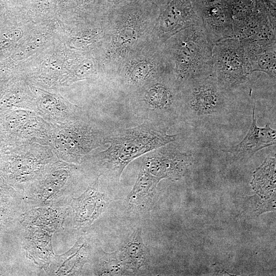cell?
Masks as SVG:
<instances>
[{
    "label": "cell",
    "mask_w": 276,
    "mask_h": 276,
    "mask_svg": "<svg viewBox=\"0 0 276 276\" xmlns=\"http://www.w3.org/2000/svg\"><path fill=\"white\" fill-rule=\"evenodd\" d=\"M177 135L150 122L126 128L107 135L102 151H94L81 164L93 168L98 175L119 180L126 167L134 159L175 141Z\"/></svg>",
    "instance_id": "6da1fadb"
},
{
    "label": "cell",
    "mask_w": 276,
    "mask_h": 276,
    "mask_svg": "<svg viewBox=\"0 0 276 276\" xmlns=\"http://www.w3.org/2000/svg\"><path fill=\"white\" fill-rule=\"evenodd\" d=\"M159 8L130 1L107 17V39L99 58L103 74L110 76L133 51L151 41Z\"/></svg>",
    "instance_id": "7a4b0ae2"
},
{
    "label": "cell",
    "mask_w": 276,
    "mask_h": 276,
    "mask_svg": "<svg viewBox=\"0 0 276 276\" xmlns=\"http://www.w3.org/2000/svg\"><path fill=\"white\" fill-rule=\"evenodd\" d=\"M213 47L200 19L162 44L171 73L181 87L212 74Z\"/></svg>",
    "instance_id": "3957f363"
},
{
    "label": "cell",
    "mask_w": 276,
    "mask_h": 276,
    "mask_svg": "<svg viewBox=\"0 0 276 276\" xmlns=\"http://www.w3.org/2000/svg\"><path fill=\"white\" fill-rule=\"evenodd\" d=\"M88 181L86 169L82 165L58 159L50 165L22 194L28 209L67 204Z\"/></svg>",
    "instance_id": "277c9868"
},
{
    "label": "cell",
    "mask_w": 276,
    "mask_h": 276,
    "mask_svg": "<svg viewBox=\"0 0 276 276\" xmlns=\"http://www.w3.org/2000/svg\"><path fill=\"white\" fill-rule=\"evenodd\" d=\"M51 125L54 129L52 147L61 160L81 165L87 155L105 145L107 135L88 119Z\"/></svg>",
    "instance_id": "5b68a950"
},
{
    "label": "cell",
    "mask_w": 276,
    "mask_h": 276,
    "mask_svg": "<svg viewBox=\"0 0 276 276\" xmlns=\"http://www.w3.org/2000/svg\"><path fill=\"white\" fill-rule=\"evenodd\" d=\"M168 72L162 45L151 40L131 52L108 78L130 93Z\"/></svg>",
    "instance_id": "8992f818"
},
{
    "label": "cell",
    "mask_w": 276,
    "mask_h": 276,
    "mask_svg": "<svg viewBox=\"0 0 276 276\" xmlns=\"http://www.w3.org/2000/svg\"><path fill=\"white\" fill-rule=\"evenodd\" d=\"M252 71L240 40H222L213 48L212 74L226 90L234 89L249 81Z\"/></svg>",
    "instance_id": "52a82bcc"
},
{
    "label": "cell",
    "mask_w": 276,
    "mask_h": 276,
    "mask_svg": "<svg viewBox=\"0 0 276 276\" xmlns=\"http://www.w3.org/2000/svg\"><path fill=\"white\" fill-rule=\"evenodd\" d=\"M58 159L50 146L33 143L14 147L9 163L10 178L22 194Z\"/></svg>",
    "instance_id": "ba28073f"
},
{
    "label": "cell",
    "mask_w": 276,
    "mask_h": 276,
    "mask_svg": "<svg viewBox=\"0 0 276 276\" xmlns=\"http://www.w3.org/2000/svg\"><path fill=\"white\" fill-rule=\"evenodd\" d=\"M14 147L37 143L52 147V125L36 112L18 109L11 116L8 125Z\"/></svg>",
    "instance_id": "9c48e42d"
},
{
    "label": "cell",
    "mask_w": 276,
    "mask_h": 276,
    "mask_svg": "<svg viewBox=\"0 0 276 276\" xmlns=\"http://www.w3.org/2000/svg\"><path fill=\"white\" fill-rule=\"evenodd\" d=\"M199 20L190 0H168L159 9L151 32V40L162 45Z\"/></svg>",
    "instance_id": "30bf717a"
},
{
    "label": "cell",
    "mask_w": 276,
    "mask_h": 276,
    "mask_svg": "<svg viewBox=\"0 0 276 276\" xmlns=\"http://www.w3.org/2000/svg\"><path fill=\"white\" fill-rule=\"evenodd\" d=\"M195 13L211 43L234 37L233 19L229 0H194Z\"/></svg>",
    "instance_id": "8fae6325"
},
{
    "label": "cell",
    "mask_w": 276,
    "mask_h": 276,
    "mask_svg": "<svg viewBox=\"0 0 276 276\" xmlns=\"http://www.w3.org/2000/svg\"><path fill=\"white\" fill-rule=\"evenodd\" d=\"M226 91L212 74L183 86L181 99L197 114H209L221 108L226 99Z\"/></svg>",
    "instance_id": "7c38bea8"
},
{
    "label": "cell",
    "mask_w": 276,
    "mask_h": 276,
    "mask_svg": "<svg viewBox=\"0 0 276 276\" xmlns=\"http://www.w3.org/2000/svg\"><path fill=\"white\" fill-rule=\"evenodd\" d=\"M144 155L141 168L160 180L180 179L192 162L191 155L163 147Z\"/></svg>",
    "instance_id": "4fadbf2b"
},
{
    "label": "cell",
    "mask_w": 276,
    "mask_h": 276,
    "mask_svg": "<svg viewBox=\"0 0 276 276\" xmlns=\"http://www.w3.org/2000/svg\"><path fill=\"white\" fill-rule=\"evenodd\" d=\"M35 97V110L39 116L51 124H64L88 119L84 110L60 94L32 87Z\"/></svg>",
    "instance_id": "5bb4252c"
},
{
    "label": "cell",
    "mask_w": 276,
    "mask_h": 276,
    "mask_svg": "<svg viewBox=\"0 0 276 276\" xmlns=\"http://www.w3.org/2000/svg\"><path fill=\"white\" fill-rule=\"evenodd\" d=\"M181 87L168 72L132 91V97L146 108H167L181 98Z\"/></svg>",
    "instance_id": "9a60e30c"
},
{
    "label": "cell",
    "mask_w": 276,
    "mask_h": 276,
    "mask_svg": "<svg viewBox=\"0 0 276 276\" xmlns=\"http://www.w3.org/2000/svg\"><path fill=\"white\" fill-rule=\"evenodd\" d=\"M100 175L87 186L77 198L72 197L68 204L73 211V226L76 228L89 226L105 211L110 202L108 195L100 186Z\"/></svg>",
    "instance_id": "2e32d148"
},
{
    "label": "cell",
    "mask_w": 276,
    "mask_h": 276,
    "mask_svg": "<svg viewBox=\"0 0 276 276\" xmlns=\"http://www.w3.org/2000/svg\"><path fill=\"white\" fill-rule=\"evenodd\" d=\"M90 239L86 236L80 237L74 246L65 254L55 259L51 264L52 275H75L83 266L91 261L97 249Z\"/></svg>",
    "instance_id": "e0dca14e"
},
{
    "label": "cell",
    "mask_w": 276,
    "mask_h": 276,
    "mask_svg": "<svg viewBox=\"0 0 276 276\" xmlns=\"http://www.w3.org/2000/svg\"><path fill=\"white\" fill-rule=\"evenodd\" d=\"M142 233L141 227L135 229L117 250L125 269L135 273L147 266L150 259V249L143 242Z\"/></svg>",
    "instance_id": "ac0fdd59"
},
{
    "label": "cell",
    "mask_w": 276,
    "mask_h": 276,
    "mask_svg": "<svg viewBox=\"0 0 276 276\" xmlns=\"http://www.w3.org/2000/svg\"><path fill=\"white\" fill-rule=\"evenodd\" d=\"M255 108V101L252 106V121L248 131L240 143L227 150L228 152L238 155H252L261 149L275 144V130L268 125L264 127L257 125Z\"/></svg>",
    "instance_id": "d6986e66"
},
{
    "label": "cell",
    "mask_w": 276,
    "mask_h": 276,
    "mask_svg": "<svg viewBox=\"0 0 276 276\" xmlns=\"http://www.w3.org/2000/svg\"><path fill=\"white\" fill-rule=\"evenodd\" d=\"M160 180L141 168L135 184L127 197L129 206L139 210L150 209Z\"/></svg>",
    "instance_id": "ffe728a7"
},
{
    "label": "cell",
    "mask_w": 276,
    "mask_h": 276,
    "mask_svg": "<svg viewBox=\"0 0 276 276\" xmlns=\"http://www.w3.org/2000/svg\"><path fill=\"white\" fill-rule=\"evenodd\" d=\"M91 261L97 275H122L127 271L118 257L117 250L105 252L102 248L95 251Z\"/></svg>",
    "instance_id": "44dd1931"
},
{
    "label": "cell",
    "mask_w": 276,
    "mask_h": 276,
    "mask_svg": "<svg viewBox=\"0 0 276 276\" xmlns=\"http://www.w3.org/2000/svg\"><path fill=\"white\" fill-rule=\"evenodd\" d=\"M24 85H17L5 99L7 105L14 110H35V97L34 91Z\"/></svg>",
    "instance_id": "7402d4cb"
},
{
    "label": "cell",
    "mask_w": 276,
    "mask_h": 276,
    "mask_svg": "<svg viewBox=\"0 0 276 276\" xmlns=\"http://www.w3.org/2000/svg\"><path fill=\"white\" fill-rule=\"evenodd\" d=\"M83 7L98 19H106L112 13L128 4L131 0H82Z\"/></svg>",
    "instance_id": "603a6c76"
},
{
    "label": "cell",
    "mask_w": 276,
    "mask_h": 276,
    "mask_svg": "<svg viewBox=\"0 0 276 276\" xmlns=\"http://www.w3.org/2000/svg\"><path fill=\"white\" fill-rule=\"evenodd\" d=\"M248 58L252 72L264 73L270 78L275 80L276 77V50L269 51Z\"/></svg>",
    "instance_id": "cb8c5ba5"
},
{
    "label": "cell",
    "mask_w": 276,
    "mask_h": 276,
    "mask_svg": "<svg viewBox=\"0 0 276 276\" xmlns=\"http://www.w3.org/2000/svg\"><path fill=\"white\" fill-rule=\"evenodd\" d=\"M275 157H267L254 173L252 183L257 188L275 187Z\"/></svg>",
    "instance_id": "d4e9b609"
},
{
    "label": "cell",
    "mask_w": 276,
    "mask_h": 276,
    "mask_svg": "<svg viewBox=\"0 0 276 276\" xmlns=\"http://www.w3.org/2000/svg\"><path fill=\"white\" fill-rule=\"evenodd\" d=\"M168 0H131V1L139 2L150 5L160 8L163 6Z\"/></svg>",
    "instance_id": "484cf974"
}]
</instances>
